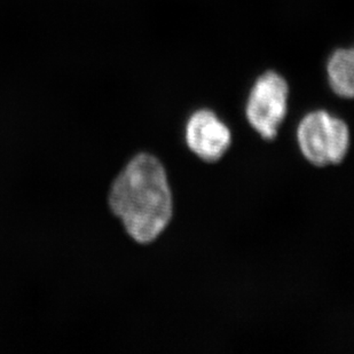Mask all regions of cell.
<instances>
[{
	"mask_svg": "<svg viewBox=\"0 0 354 354\" xmlns=\"http://www.w3.org/2000/svg\"><path fill=\"white\" fill-rule=\"evenodd\" d=\"M109 205L133 240L149 243L172 217V195L167 174L158 158L139 154L116 178Z\"/></svg>",
	"mask_w": 354,
	"mask_h": 354,
	"instance_id": "cell-1",
	"label": "cell"
},
{
	"mask_svg": "<svg viewBox=\"0 0 354 354\" xmlns=\"http://www.w3.org/2000/svg\"><path fill=\"white\" fill-rule=\"evenodd\" d=\"M297 139L303 155L317 167L341 163L350 146L348 125L324 111H313L301 120Z\"/></svg>",
	"mask_w": 354,
	"mask_h": 354,
	"instance_id": "cell-2",
	"label": "cell"
},
{
	"mask_svg": "<svg viewBox=\"0 0 354 354\" xmlns=\"http://www.w3.org/2000/svg\"><path fill=\"white\" fill-rule=\"evenodd\" d=\"M289 87L275 71L261 75L254 83L248 99V120L261 137L272 140L283 122L288 111Z\"/></svg>",
	"mask_w": 354,
	"mask_h": 354,
	"instance_id": "cell-3",
	"label": "cell"
},
{
	"mask_svg": "<svg viewBox=\"0 0 354 354\" xmlns=\"http://www.w3.org/2000/svg\"><path fill=\"white\" fill-rule=\"evenodd\" d=\"M188 147L205 162H217L232 144L231 131L212 111L202 109L192 115L186 127Z\"/></svg>",
	"mask_w": 354,
	"mask_h": 354,
	"instance_id": "cell-4",
	"label": "cell"
},
{
	"mask_svg": "<svg viewBox=\"0 0 354 354\" xmlns=\"http://www.w3.org/2000/svg\"><path fill=\"white\" fill-rule=\"evenodd\" d=\"M328 78L335 93L351 99L354 94V50H335L328 62Z\"/></svg>",
	"mask_w": 354,
	"mask_h": 354,
	"instance_id": "cell-5",
	"label": "cell"
}]
</instances>
